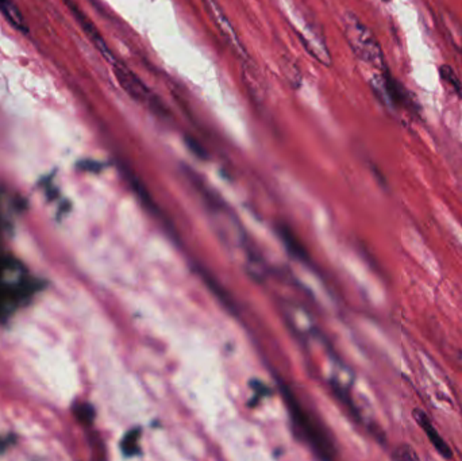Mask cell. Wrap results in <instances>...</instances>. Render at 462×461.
Wrapping results in <instances>:
<instances>
[{
    "instance_id": "6da1fadb",
    "label": "cell",
    "mask_w": 462,
    "mask_h": 461,
    "mask_svg": "<svg viewBox=\"0 0 462 461\" xmlns=\"http://www.w3.org/2000/svg\"><path fill=\"white\" fill-rule=\"evenodd\" d=\"M345 37L349 42L352 51L359 60L379 69L387 71L382 46L369 27L362 24L353 13H346L344 16Z\"/></svg>"
},
{
    "instance_id": "7a4b0ae2",
    "label": "cell",
    "mask_w": 462,
    "mask_h": 461,
    "mask_svg": "<svg viewBox=\"0 0 462 461\" xmlns=\"http://www.w3.org/2000/svg\"><path fill=\"white\" fill-rule=\"evenodd\" d=\"M281 395L288 408L292 421L299 428L310 447L317 452L322 459L335 457V448L325 430L319 429L317 423L302 409L299 400L290 393L285 385H281Z\"/></svg>"
},
{
    "instance_id": "3957f363",
    "label": "cell",
    "mask_w": 462,
    "mask_h": 461,
    "mask_svg": "<svg viewBox=\"0 0 462 461\" xmlns=\"http://www.w3.org/2000/svg\"><path fill=\"white\" fill-rule=\"evenodd\" d=\"M112 69H114L115 78L118 80L120 87L125 90V93H127L130 98H132L134 100H137L141 105H147L153 113H156L159 115L165 117L168 114L167 108L159 102L157 96L152 93L146 87L145 84L140 80V78L135 73H132L127 66L114 61L112 63Z\"/></svg>"
},
{
    "instance_id": "277c9868",
    "label": "cell",
    "mask_w": 462,
    "mask_h": 461,
    "mask_svg": "<svg viewBox=\"0 0 462 461\" xmlns=\"http://www.w3.org/2000/svg\"><path fill=\"white\" fill-rule=\"evenodd\" d=\"M374 90H377V95L383 98L387 105H392L395 108H406V110H414V100L404 87L391 76L388 69L382 72L380 80L373 86Z\"/></svg>"
},
{
    "instance_id": "5b68a950",
    "label": "cell",
    "mask_w": 462,
    "mask_h": 461,
    "mask_svg": "<svg viewBox=\"0 0 462 461\" xmlns=\"http://www.w3.org/2000/svg\"><path fill=\"white\" fill-rule=\"evenodd\" d=\"M201 1L206 6L209 14L211 15L212 21L215 22V25L219 29V31L224 36V38L233 48V51L237 53L239 57L248 58V53H246L243 45H242V42L239 40L236 29L231 25V22L229 21L227 15L224 11V9L221 7V4L218 3V0H201Z\"/></svg>"
},
{
    "instance_id": "8992f818",
    "label": "cell",
    "mask_w": 462,
    "mask_h": 461,
    "mask_svg": "<svg viewBox=\"0 0 462 461\" xmlns=\"http://www.w3.org/2000/svg\"><path fill=\"white\" fill-rule=\"evenodd\" d=\"M412 418L424 432V435H427L430 444L436 448L438 455L446 460H451L454 457L453 450L450 448L449 444L443 440V437L438 433L434 423L431 421V418L427 415V413H424L419 408H415L412 410Z\"/></svg>"
},
{
    "instance_id": "52a82bcc",
    "label": "cell",
    "mask_w": 462,
    "mask_h": 461,
    "mask_svg": "<svg viewBox=\"0 0 462 461\" xmlns=\"http://www.w3.org/2000/svg\"><path fill=\"white\" fill-rule=\"evenodd\" d=\"M73 14L78 18L80 25L83 27V30L85 31V34L88 36V38L93 41V45L98 48V51L102 53V56L106 58L107 61H110L111 64L115 61V58L112 57V53L110 52L106 42L103 40V37L99 34V31L96 30V27L93 26V22H90L84 15L80 14L79 10L73 9Z\"/></svg>"
},
{
    "instance_id": "ba28073f",
    "label": "cell",
    "mask_w": 462,
    "mask_h": 461,
    "mask_svg": "<svg viewBox=\"0 0 462 461\" xmlns=\"http://www.w3.org/2000/svg\"><path fill=\"white\" fill-rule=\"evenodd\" d=\"M0 13L3 14V16L7 19V22L14 29H16L18 31H22L25 34L28 33L26 21L13 0H0Z\"/></svg>"
},
{
    "instance_id": "9c48e42d",
    "label": "cell",
    "mask_w": 462,
    "mask_h": 461,
    "mask_svg": "<svg viewBox=\"0 0 462 461\" xmlns=\"http://www.w3.org/2000/svg\"><path fill=\"white\" fill-rule=\"evenodd\" d=\"M278 236L281 238V241L284 242V245L287 247V249L290 251L292 256L298 257L299 260L305 261L308 259L307 252L302 247V244L299 242V239L293 236V233L290 232L287 226H280L278 229Z\"/></svg>"
},
{
    "instance_id": "30bf717a",
    "label": "cell",
    "mask_w": 462,
    "mask_h": 461,
    "mask_svg": "<svg viewBox=\"0 0 462 461\" xmlns=\"http://www.w3.org/2000/svg\"><path fill=\"white\" fill-rule=\"evenodd\" d=\"M439 78L451 93H454L458 99H462L461 80L458 79L454 69H451L449 66H439Z\"/></svg>"
},
{
    "instance_id": "8fae6325",
    "label": "cell",
    "mask_w": 462,
    "mask_h": 461,
    "mask_svg": "<svg viewBox=\"0 0 462 461\" xmlns=\"http://www.w3.org/2000/svg\"><path fill=\"white\" fill-rule=\"evenodd\" d=\"M391 459L397 461H418L421 457L416 450L409 444H400L391 455Z\"/></svg>"
},
{
    "instance_id": "7c38bea8",
    "label": "cell",
    "mask_w": 462,
    "mask_h": 461,
    "mask_svg": "<svg viewBox=\"0 0 462 461\" xmlns=\"http://www.w3.org/2000/svg\"><path fill=\"white\" fill-rule=\"evenodd\" d=\"M140 435H141L140 430H132V432H129L127 435H125L123 442H122V449H123V452L126 455L138 453V450H140V447H138Z\"/></svg>"
},
{
    "instance_id": "4fadbf2b",
    "label": "cell",
    "mask_w": 462,
    "mask_h": 461,
    "mask_svg": "<svg viewBox=\"0 0 462 461\" xmlns=\"http://www.w3.org/2000/svg\"><path fill=\"white\" fill-rule=\"evenodd\" d=\"M185 143H187V146L189 147V150H191L194 155H196L199 158H207L206 150H204L201 146L199 145V143H196L195 140H192L191 137H187V138H185Z\"/></svg>"
},
{
    "instance_id": "5bb4252c",
    "label": "cell",
    "mask_w": 462,
    "mask_h": 461,
    "mask_svg": "<svg viewBox=\"0 0 462 461\" xmlns=\"http://www.w3.org/2000/svg\"><path fill=\"white\" fill-rule=\"evenodd\" d=\"M460 361H461V366H462V353H460Z\"/></svg>"
},
{
    "instance_id": "9a60e30c",
    "label": "cell",
    "mask_w": 462,
    "mask_h": 461,
    "mask_svg": "<svg viewBox=\"0 0 462 461\" xmlns=\"http://www.w3.org/2000/svg\"><path fill=\"white\" fill-rule=\"evenodd\" d=\"M383 1H385V3H389V1H392V0H383Z\"/></svg>"
}]
</instances>
